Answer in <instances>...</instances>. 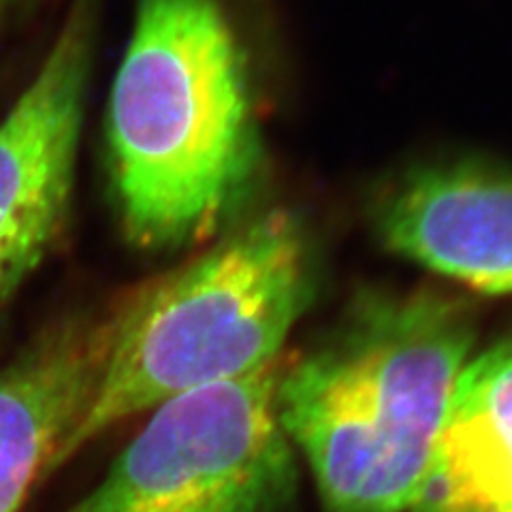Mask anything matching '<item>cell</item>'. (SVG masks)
Wrapping results in <instances>:
<instances>
[{"instance_id":"cell-1","label":"cell","mask_w":512,"mask_h":512,"mask_svg":"<svg viewBox=\"0 0 512 512\" xmlns=\"http://www.w3.org/2000/svg\"><path fill=\"white\" fill-rule=\"evenodd\" d=\"M474 338L455 297L367 291L280 365L278 419L327 512H410Z\"/></svg>"},{"instance_id":"cell-2","label":"cell","mask_w":512,"mask_h":512,"mask_svg":"<svg viewBox=\"0 0 512 512\" xmlns=\"http://www.w3.org/2000/svg\"><path fill=\"white\" fill-rule=\"evenodd\" d=\"M126 239L178 250L218 231L256 163L244 56L216 0H139L109 96Z\"/></svg>"},{"instance_id":"cell-3","label":"cell","mask_w":512,"mask_h":512,"mask_svg":"<svg viewBox=\"0 0 512 512\" xmlns=\"http://www.w3.org/2000/svg\"><path fill=\"white\" fill-rule=\"evenodd\" d=\"M314 291L310 239L286 210L242 222L139 288L109 314L99 378L50 472L135 414L280 361Z\"/></svg>"},{"instance_id":"cell-4","label":"cell","mask_w":512,"mask_h":512,"mask_svg":"<svg viewBox=\"0 0 512 512\" xmlns=\"http://www.w3.org/2000/svg\"><path fill=\"white\" fill-rule=\"evenodd\" d=\"M280 365L156 406L101 483L64 512H286L297 470L276 408Z\"/></svg>"},{"instance_id":"cell-5","label":"cell","mask_w":512,"mask_h":512,"mask_svg":"<svg viewBox=\"0 0 512 512\" xmlns=\"http://www.w3.org/2000/svg\"><path fill=\"white\" fill-rule=\"evenodd\" d=\"M99 0H75L32 82L0 120V306L67 222Z\"/></svg>"},{"instance_id":"cell-6","label":"cell","mask_w":512,"mask_h":512,"mask_svg":"<svg viewBox=\"0 0 512 512\" xmlns=\"http://www.w3.org/2000/svg\"><path fill=\"white\" fill-rule=\"evenodd\" d=\"M382 244L489 295H512V173L474 163L429 165L376 205Z\"/></svg>"},{"instance_id":"cell-7","label":"cell","mask_w":512,"mask_h":512,"mask_svg":"<svg viewBox=\"0 0 512 512\" xmlns=\"http://www.w3.org/2000/svg\"><path fill=\"white\" fill-rule=\"evenodd\" d=\"M109 316L47 329L0 370V512H20L99 378Z\"/></svg>"},{"instance_id":"cell-8","label":"cell","mask_w":512,"mask_h":512,"mask_svg":"<svg viewBox=\"0 0 512 512\" xmlns=\"http://www.w3.org/2000/svg\"><path fill=\"white\" fill-rule=\"evenodd\" d=\"M410 512H512V338L461 372Z\"/></svg>"}]
</instances>
